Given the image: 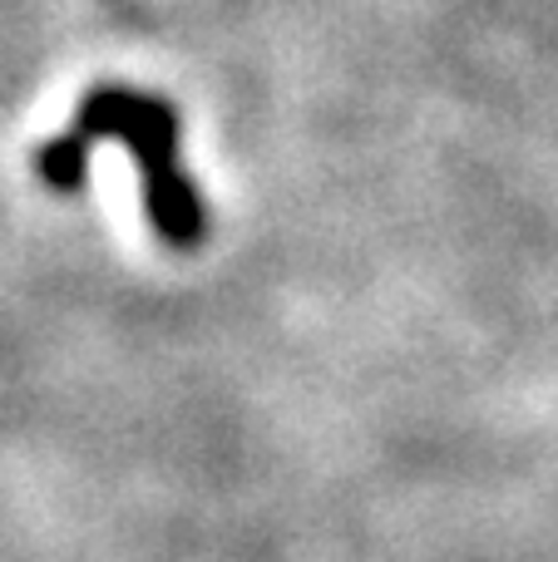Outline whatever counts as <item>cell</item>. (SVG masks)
<instances>
[{
  "label": "cell",
  "instance_id": "cell-1",
  "mask_svg": "<svg viewBox=\"0 0 558 562\" xmlns=\"http://www.w3.org/2000/svg\"><path fill=\"white\" fill-rule=\"evenodd\" d=\"M94 144L129 148L138 168L144 217L168 252H198L208 243V203L178 164L183 124L164 94L134 85H94L79 99L75 119L35 148V158H30L35 178L49 193H79Z\"/></svg>",
  "mask_w": 558,
  "mask_h": 562
}]
</instances>
